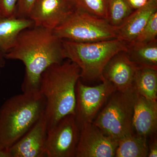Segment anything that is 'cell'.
<instances>
[{"label": "cell", "instance_id": "cell-1", "mask_svg": "<svg viewBox=\"0 0 157 157\" xmlns=\"http://www.w3.org/2000/svg\"><path fill=\"white\" fill-rule=\"evenodd\" d=\"M6 59L23 63L25 74L21 84L22 92H39L40 78L47 68L65 59L62 39L53 31L33 26L21 31Z\"/></svg>", "mask_w": 157, "mask_h": 157}, {"label": "cell", "instance_id": "cell-2", "mask_svg": "<svg viewBox=\"0 0 157 157\" xmlns=\"http://www.w3.org/2000/svg\"><path fill=\"white\" fill-rule=\"evenodd\" d=\"M80 78V69L68 59L51 65L42 73L39 92L45 99L47 129L66 116L75 115L76 87Z\"/></svg>", "mask_w": 157, "mask_h": 157}, {"label": "cell", "instance_id": "cell-3", "mask_svg": "<svg viewBox=\"0 0 157 157\" xmlns=\"http://www.w3.org/2000/svg\"><path fill=\"white\" fill-rule=\"evenodd\" d=\"M45 101L39 93L12 96L0 107V157H9V149L45 113Z\"/></svg>", "mask_w": 157, "mask_h": 157}, {"label": "cell", "instance_id": "cell-4", "mask_svg": "<svg viewBox=\"0 0 157 157\" xmlns=\"http://www.w3.org/2000/svg\"><path fill=\"white\" fill-rule=\"evenodd\" d=\"M65 59L80 70V78L101 79L104 67L118 52L127 50L128 43L115 39L98 42H81L62 40Z\"/></svg>", "mask_w": 157, "mask_h": 157}, {"label": "cell", "instance_id": "cell-5", "mask_svg": "<svg viewBox=\"0 0 157 157\" xmlns=\"http://www.w3.org/2000/svg\"><path fill=\"white\" fill-rule=\"evenodd\" d=\"M137 95L134 88L125 91H115L93 123L117 141L134 133L132 119Z\"/></svg>", "mask_w": 157, "mask_h": 157}, {"label": "cell", "instance_id": "cell-6", "mask_svg": "<svg viewBox=\"0 0 157 157\" xmlns=\"http://www.w3.org/2000/svg\"><path fill=\"white\" fill-rule=\"evenodd\" d=\"M53 32L62 40L77 42L117 39V28L111 25L107 19L76 9Z\"/></svg>", "mask_w": 157, "mask_h": 157}, {"label": "cell", "instance_id": "cell-7", "mask_svg": "<svg viewBox=\"0 0 157 157\" xmlns=\"http://www.w3.org/2000/svg\"><path fill=\"white\" fill-rule=\"evenodd\" d=\"M102 83L94 86L86 85L80 79L76 87L75 117L79 129L88 123H92L96 114L116 90L109 82L103 79Z\"/></svg>", "mask_w": 157, "mask_h": 157}, {"label": "cell", "instance_id": "cell-8", "mask_svg": "<svg viewBox=\"0 0 157 157\" xmlns=\"http://www.w3.org/2000/svg\"><path fill=\"white\" fill-rule=\"evenodd\" d=\"M80 129L74 114L62 118L47 129V157H76Z\"/></svg>", "mask_w": 157, "mask_h": 157}, {"label": "cell", "instance_id": "cell-9", "mask_svg": "<svg viewBox=\"0 0 157 157\" xmlns=\"http://www.w3.org/2000/svg\"><path fill=\"white\" fill-rule=\"evenodd\" d=\"M118 141L88 123L80 128L76 157H115Z\"/></svg>", "mask_w": 157, "mask_h": 157}, {"label": "cell", "instance_id": "cell-10", "mask_svg": "<svg viewBox=\"0 0 157 157\" xmlns=\"http://www.w3.org/2000/svg\"><path fill=\"white\" fill-rule=\"evenodd\" d=\"M74 10L71 0H36L28 18L35 26L53 31Z\"/></svg>", "mask_w": 157, "mask_h": 157}, {"label": "cell", "instance_id": "cell-11", "mask_svg": "<svg viewBox=\"0 0 157 157\" xmlns=\"http://www.w3.org/2000/svg\"><path fill=\"white\" fill-rule=\"evenodd\" d=\"M47 123L45 115L9 149V157H46Z\"/></svg>", "mask_w": 157, "mask_h": 157}, {"label": "cell", "instance_id": "cell-12", "mask_svg": "<svg viewBox=\"0 0 157 157\" xmlns=\"http://www.w3.org/2000/svg\"><path fill=\"white\" fill-rule=\"evenodd\" d=\"M137 69L129 60L125 51L120 52L112 57L104 67L101 80L109 82L116 90H128L134 88Z\"/></svg>", "mask_w": 157, "mask_h": 157}, {"label": "cell", "instance_id": "cell-13", "mask_svg": "<svg viewBox=\"0 0 157 157\" xmlns=\"http://www.w3.org/2000/svg\"><path fill=\"white\" fill-rule=\"evenodd\" d=\"M133 132L147 138L157 134V102L137 94L132 119Z\"/></svg>", "mask_w": 157, "mask_h": 157}, {"label": "cell", "instance_id": "cell-14", "mask_svg": "<svg viewBox=\"0 0 157 157\" xmlns=\"http://www.w3.org/2000/svg\"><path fill=\"white\" fill-rule=\"evenodd\" d=\"M157 11V0H149L145 6L136 9L117 28V39L127 43L134 42Z\"/></svg>", "mask_w": 157, "mask_h": 157}, {"label": "cell", "instance_id": "cell-15", "mask_svg": "<svg viewBox=\"0 0 157 157\" xmlns=\"http://www.w3.org/2000/svg\"><path fill=\"white\" fill-rule=\"evenodd\" d=\"M34 23L29 18L7 17L0 14V66L4 68L6 56L13 48L21 31L33 26Z\"/></svg>", "mask_w": 157, "mask_h": 157}, {"label": "cell", "instance_id": "cell-16", "mask_svg": "<svg viewBox=\"0 0 157 157\" xmlns=\"http://www.w3.org/2000/svg\"><path fill=\"white\" fill-rule=\"evenodd\" d=\"M127 56L138 68L157 70V40L148 42L128 43Z\"/></svg>", "mask_w": 157, "mask_h": 157}, {"label": "cell", "instance_id": "cell-17", "mask_svg": "<svg viewBox=\"0 0 157 157\" xmlns=\"http://www.w3.org/2000/svg\"><path fill=\"white\" fill-rule=\"evenodd\" d=\"M148 139L133 133L118 141L115 157H147Z\"/></svg>", "mask_w": 157, "mask_h": 157}, {"label": "cell", "instance_id": "cell-18", "mask_svg": "<svg viewBox=\"0 0 157 157\" xmlns=\"http://www.w3.org/2000/svg\"><path fill=\"white\" fill-rule=\"evenodd\" d=\"M133 87L137 94L147 99L157 101V70L151 68H138Z\"/></svg>", "mask_w": 157, "mask_h": 157}, {"label": "cell", "instance_id": "cell-19", "mask_svg": "<svg viewBox=\"0 0 157 157\" xmlns=\"http://www.w3.org/2000/svg\"><path fill=\"white\" fill-rule=\"evenodd\" d=\"M134 11L128 0H108L107 21L113 27H118Z\"/></svg>", "mask_w": 157, "mask_h": 157}, {"label": "cell", "instance_id": "cell-20", "mask_svg": "<svg viewBox=\"0 0 157 157\" xmlns=\"http://www.w3.org/2000/svg\"><path fill=\"white\" fill-rule=\"evenodd\" d=\"M74 9L87 12L96 17L107 19L108 0H71Z\"/></svg>", "mask_w": 157, "mask_h": 157}, {"label": "cell", "instance_id": "cell-21", "mask_svg": "<svg viewBox=\"0 0 157 157\" xmlns=\"http://www.w3.org/2000/svg\"><path fill=\"white\" fill-rule=\"evenodd\" d=\"M157 11L152 15L145 26L134 42H148L157 39Z\"/></svg>", "mask_w": 157, "mask_h": 157}, {"label": "cell", "instance_id": "cell-22", "mask_svg": "<svg viewBox=\"0 0 157 157\" xmlns=\"http://www.w3.org/2000/svg\"><path fill=\"white\" fill-rule=\"evenodd\" d=\"M18 0H0V14L7 17H16Z\"/></svg>", "mask_w": 157, "mask_h": 157}, {"label": "cell", "instance_id": "cell-23", "mask_svg": "<svg viewBox=\"0 0 157 157\" xmlns=\"http://www.w3.org/2000/svg\"><path fill=\"white\" fill-rule=\"evenodd\" d=\"M36 0H18L16 9V17L28 18L31 8Z\"/></svg>", "mask_w": 157, "mask_h": 157}, {"label": "cell", "instance_id": "cell-24", "mask_svg": "<svg viewBox=\"0 0 157 157\" xmlns=\"http://www.w3.org/2000/svg\"><path fill=\"white\" fill-rule=\"evenodd\" d=\"M157 134L151 136L150 138V140L147 142L148 144V157H157Z\"/></svg>", "mask_w": 157, "mask_h": 157}, {"label": "cell", "instance_id": "cell-25", "mask_svg": "<svg viewBox=\"0 0 157 157\" xmlns=\"http://www.w3.org/2000/svg\"><path fill=\"white\" fill-rule=\"evenodd\" d=\"M130 6L134 10L145 6L149 0H128Z\"/></svg>", "mask_w": 157, "mask_h": 157}, {"label": "cell", "instance_id": "cell-26", "mask_svg": "<svg viewBox=\"0 0 157 157\" xmlns=\"http://www.w3.org/2000/svg\"><path fill=\"white\" fill-rule=\"evenodd\" d=\"M2 67L0 66V74H1V69H2Z\"/></svg>", "mask_w": 157, "mask_h": 157}]
</instances>
